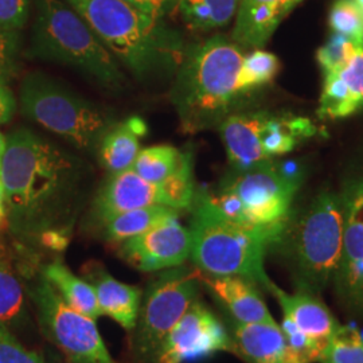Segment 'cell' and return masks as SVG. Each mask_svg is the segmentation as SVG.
<instances>
[{"label":"cell","mask_w":363,"mask_h":363,"mask_svg":"<svg viewBox=\"0 0 363 363\" xmlns=\"http://www.w3.org/2000/svg\"><path fill=\"white\" fill-rule=\"evenodd\" d=\"M91 164L30 128L6 138L0 160L3 205L13 230L65 237L91 181Z\"/></svg>","instance_id":"6da1fadb"},{"label":"cell","mask_w":363,"mask_h":363,"mask_svg":"<svg viewBox=\"0 0 363 363\" xmlns=\"http://www.w3.org/2000/svg\"><path fill=\"white\" fill-rule=\"evenodd\" d=\"M91 26L117 61L143 84L171 81L186 42L164 18L123 0H64Z\"/></svg>","instance_id":"7a4b0ae2"},{"label":"cell","mask_w":363,"mask_h":363,"mask_svg":"<svg viewBox=\"0 0 363 363\" xmlns=\"http://www.w3.org/2000/svg\"><path fill=\"white\" fill-rule=\"evenodd\" d=\"M244 49L223 35L186 45L169 91L182 130L220 127L252 93L242 81Z\"/></svg>","instance_id":"3957f363"},{"label":"cell","mask_w":363,"mask_h":363,"mask_svg":"<svg viewBox=\"0 0 363 363\" xmlns=\"http://www.w3.org/2000/svg\"><path fill=\"white\" fill-rule=\"evenodd\" d=\"M30 55L69 66L111 93L127 86V74L103 40L64 0H35Z\"/></svg>","instance_id":"277c9868"},{"label":"cell","mask_w":363,"mask_h":363,"mask_svg":"<svg viewBox=\"0 0 363 363\" xmlns=\"http://www.w3.org/2000/svg\"><path fill=\"white\" fill-rule=\"evenodd\" d=\"M345 208L342 194L322 191L292 214L277 244L294 274L296 289L315 295L334 281L342 257Z\"/></svg>","instance_id":"5b68a950"},{"label":"cell","mask_w":363,"mask_h":363,"mask_svg":"<svg viewBox=\"0 0 363 363\" xmlns=\"http://www.w3.org/2000/svg\"><path fill=\"white\" fill-rule=\"evenodd\" d=\"M191 208L190 259L201 272L240 276L264 288L272 283L264 268L267 250L273 247L268 234L228 218L208 191L196 190Z\"/></svg>","instance_id":"8992f818"},{"label":"cell","mask_w":363,"mask_h":363,"mask_svg":"<svg viewBox=\"0 0 363 363\" xmlns=\"http://www.w3.org/2000/svg\"><path fill=\"white\" fill-rule=\"evenodd\" d=\"M301 182L298 164L272 160L253 169H233L217 191L208 195L222 214L268 234L274 247L294 214V201Z\"/></svg>","instance_id":"52a82bcc"},{"label":"cell","mask_w":363,"mask_h":363,"mask_svg":"<svg viewBox=\"0 0 363 363\" xmlns=\"http://www.w3.org/2000/svg\"><path fill=\"white\" fill-rule=\"evenodd\" d=\"M19 103L22 113L82 152H97L105 132L116 117L66 84L43 73L23 78Z\"/></svg>","instance_id":"ba28073f"},{"label":"cell","mask_w":363,"mask_h":363,"mask_svg":"<svg viewBox=\"0 0 363 363\" xmlns=\"http://www.w3.org/2000/svg\"><path fill=\"white\" fill-rule=\"evenodd\" d=\"M220 132L232 169L244 171L292 152L318 128L307 117L255 111L232 113L220 123Z\"/></svg>","instance_id":"9c48e42d"},{"label":"cell","mask_w":363,"mask_h":363,"mask_svg":"<svg viewBox=\"0 0 363 363\" xmlns=\"http://www.w3.org/2000/svg\"><path fill=\"white\" fill-rule=\"evenodd\" d=\"M43 335L69 363H118L111 355L96 319L72 308L46 279L25 286Z\"/></svg>","instance_id":"30bf717a"},{"label":"cell","mask_w":363,"mask_h":363,"mask_svg":"<svg viewBox=\"0 0 363 363\" xmlns=\"http://www.w3.org/2000/svg\"><path fill=\"white\" fill-rule=\"evenodd\" d=\"M199 286V271L183 265L163 271L148 286L132 331V350L139 359L151 361L162 340L198 298Z\"/></svg>","instance_id":"8fae6325"},{"label":"cell","mask_w":363,"mask_h":363,"mask_svg":"<svg viewBox=\"0 0 363 363\" xmlns=\"http://www.w3.org/2000/svg\"><path fill=\"white\" fill-rule=\"evenodd\" d=\"M195 194L193 169L162 183H152L130 169L109 174L94 196L91 213L96 220L103 225L117 214L135 208L167 206L181 211L191 208Z\"/></svg>","instance_id":"7c38bea8"},{"label":"cell","mask_w":363,"mask_h":363,"mask_svg":"<svg viewBox=\"0 0 363 363\" xmlns=\"http://www.w3.org/2000/svg\"><path fill=\"white\" fill-rule=\"evenodd\" d=\"M218 352H234L233 337L220 319L196 298L162 340L150 363H195Z\"/></svg>","instance_id":"4fadbf2b"},{"label":"cell","mask_w":363,"mask_h":363,"mask_svg":"<svg viewBox=\"0 0 363 363\" xmlns=\"http://www.w3.org/2000/svg\"><path fill=\"white\" fill-rule=\"evenodd\" d=\"M342 199L345 233L334 284L342 303L363 318V178L351 181Z\"/></svg>","instance_id":"5bb4252c"},{"label":"cell","mask_w":363,"mask_h":363,"mask_svg":"<svg viewBox=\"0 0 363 363\" xmlns=\"http://www.w3.org/2000/svg\"><path fill=\"white\" fill-rule=\"evenodd\" d=\"M118 245L120 256L133 268L143 272H157L181 267L187 261L191 250V235L177 214Z\"/></svg>","instance_id":"9a60e30c"},{"label":"cell","mask_w":363,"mask_h":363,"mask_svg":"<svg viewBox=\"0 0 363 363\" xmlns=\"http://www.w3.org/2000/svg\"><path fill=\"white\" fill-rule=\"evenodd\" d=\"M267 289L279 303L283 318L315 342L325 346L340 327L337 318L318 295L304 289L289 294L273 281Z\"/></svg>","instance_id":"2e32d148"},{"label":"cell","mask_w":363,"mask_h":363,"mask_svg":"<svg viewBox=\"0 0 363 363\" xmlns=\"http://www.w3.org/2000/svg\"><path fill=\"white\" fill-rule=\"evenodd\" d=\"M301 0H242L232 39L242 49H262Z\"/></svg>","instance_id":"e0dca14e"},{"label":"cell","mask_w":363,"mask_h":363,"mask_svg":"<svg viewBox=\"0 0 363 363\" xmlns=\"http://www.w3.org/2000/svg\"><path fill=\"white\" fill-rule=\"evenodd\" d=\"M235 354L247 363H310L291 347L280 325L238 323L232 325Z\"/></svg>","instance_id":"ac0fdd59"},{"label":"cell","mask_w":363,"mask_h":363,"mask_svg":"<svg viewBox=\"0 0 363 363\" xmlns=\"http://www.w3.org/2000/svg\"><path fill=\"white\" fill-rule=\"evenodd\" d=\"M201 284L220 301L238 323H276L256 284L240 276H210L201 273Z\"/></svg>","instance_id":"d6986e66"},{"label":"cell","mask_w":363,"mask_h":363,"mask_svg":"<svg viewBox=\"0 0 363 363\" xmlns=\"http://www.w3.org/2000/svg\"><path fill=\"white\" fill-rule=\"evenodd\" d=\"M363 109V48L350 62L334 74L325 77L318 116L337 120L355 115Z\"/></svg>","instance_id":"ffe728a7"},{"label":"cell","mask_w":363,"mask_h":363,"mask_svg":"<svg viewBox=\"0 0 363 363\" xmlns=\"http://www.w3.org/2000/svg\"><path fill=\"white\" fill-rule=\"evenodd\" d=\"M86 280L94 288L101 315L112 318L124 330L132 333L138 322L143 292L138 286L118 281L101 265H91Z\"/></svg>","instance_id":"44dd1931"},{"label":"cell","mask_w":363,"mask_h":363,"mask_svg":"<svg viewBox=\"0 0 363 363\" xmlns=\"http://www.w3.org/2000/svg\"><path fill=\"white\" fill-rule=\"evenodd\" d=\"M147 135L143 118L133 116L116 121L105 132L96 155L100 166L109 174L132 169L140 152V142Z\"/></svg>","instance_id":"7402d4cb"},{"label":"cell","mask_w":363,"mask_h":363,"mask_svg":"<svg viewBox=\"0 0 363 363\" xmlns=\"http://www.w3.org/2000/svg\"><path fill=\"white\" fill-rule=\"evenodd\" d=\"M42 276L72 308L93 319L101 316L93 286L86 279L72 272L61 259L46 264L42 268Z\"/></svg>","instance_id":"603a6c76"},{"label":"cell","mask_w":363,"mask_h":363,"mask_svg":"<svg viewBox=\"0 0 363 363\" xmlns=\"http://www.w3.org/2000/svg\"><path fill=\"white\" fill-rule=\"evenodd\" d=\"M132 169L143 179L162 183L193 169V152L172 145H152L140 150Z\"/></svg>","instance_id":"cb8c5ba5"},{"label":"cell","mask_w":363,"mask_h":363,"mask_svg":"<svg viewBox=\"0 0 363 363\" xmlns=\"http://www.w3.org/2000/svg\"><path fill=\"white\" fill-rule=\"evenodd\" d=\"M242 0H178L177 9L186 26L208 33L228 26L235 18Z\"/></svg>","instance_id":"d4e9b609"},{"label":"cell","mask_w":363,"mask_h":363,"mask_svg":"<svg viewBox=\"0 0 363 363\" xmlns=\"http://www.w3.org/2000/svg\"><path fill=\"white\" fill-rule=\"evenodd\" d=\"M179 210L167 206H148L117 214L103 223L105 238L120 244L132 237L143 234L163 220L179 214Z\"/></svg>","instance_id":"484cf974"},{"label":"cell","mask_w":363,"mask_h":363,"mask_svg":"<svg viewBox=\"0 0 363 363\" xmlns=\"http://www.w3.org/2000/svg\"><path fill=\"white\" fill-rule=\"evenodd\" d=\"M28 320L25 286L11 262L0 255V323L11 330H19L26 327Z\"/></svg>","instance_id":"4316f807"},{"label":"cell","mask_w":363,"mask_h":363,"mask_svg":"<svg viewBox=\"0 0 363 363\" xmlns=\"http://www.w3.org/2000/svg\"><path fill=\"white\" fill-rule=\"evenodd\" d=\"M318 363H363V335L352 325H342L325 343Z\"/></svg>","instance_id":"83f0119b"},{"label":"cell","mask_w":363,"mask_h":363,"mask_svg":"<svg viewBox=\"0 0 363 363\" xmlns=\"http://www.w3.org/2000/svg\"><path fill=\"white\" fill-rule=\"evenodd\" d=\"M280 61L272 52L262 49H255L244 58L242 81L250 93L259 91L279 73Z\"/></svg>","instance_id":"f1b7e54d"},{"label":"cell","mask_w":363,"mask_h":363,"mask_svg":"<svg viewBox=\"0 0 363 363\" xmlns=\"http://www.w3.org/2000/svg\"><path fill=\"white\" fill-rule=\"evenodd\" d=\"M359 48L362 46H358L340 34L333 33L325 45L316 52V61L323 73V77L342 70L350 62Z\"/></svg>","instance_id":"f546056e"},{"label":"cell","mask_w":363,"mask_h":363,"mask_svg":"<svg viewBox=\"0 0 363 363\" xmlns=\"http://www.w3.org/2000/svg\"><path fill=\"white\" fill-rule=\"evenodd\" d=\"M328 23L333 33L340 34L363 48V13L352 0H335Z\"/></svg>","instance_id":"4dcf8cb0"},{"label":"cell","mask_w":363,"mask_h":363,"mask_svg":"<svg viewBox=\"0 0 363 363\" xmlns=\"http://www.w3.org/2000/svg\"><path fill=\"white\" fill-rule=\"evenodd\" d=\"M21 34L0 28V85H7L19 70Z\"/></svg>","instance_id":"1f68e13d"},{"label":"cell","mask_w":363,"mask_h":363,"mask_svg":"<svg viewBox=\"0 0 363 363\" xmlns=\"http://www.w3.org/2000/svg\"><path fill=\"white\" fill-rule=\"evenodd\" d=\"M0 363H45L43 354L28 350L11 328L0 323Z\"/></svg>","instance_id":"d6a6232c"},{"label":"cell","mask_w":363,"mask_h":363,"mask_svg":"<svg viewBox=\"0 0 363 363\" xmlns=\"http://www.w3.org/2000/svg\"><path fill=\"white\" fill-rule=\"evenodd\" d=\"M31 0H0V28L19 31L26 25Z\"/></svg>","instance_id":"836d02e7"},{"label":"cell","mask_w":363,"mask_h":363,"mask_svg":"<svg viewBox=\"0 0 363 363\" xmlns=\"http://www.w3.org/2000/svg\"><path fill=\"white\" fill-rule=\"evenodd\" d=\"M130 3V6L142 10L144 13L164 18L167 13L177 7L178 0H123Z\"/></svg>","instance_id":"e575fe53"},{"label":"cell","mask_w":363,"mask_h":363,"mask_svg":"<svg viewBox=\"0 0 363 363\" xmlns=\"http://www.w3.org/2000/svg\"><path fill=\"white\" fill-rule=\"evenodd\" d=\"M16 109V100L7 85H0V124L11 120Z\"/></svg>","instance_id":"d590c367"},{"label":"cell","mask_w":363,"mask_h":363,"mask_svg":"<svg viewBox=\"0 0 363 363\" xmlns=\"http://www.w3.org/2000/svg\"><path fill=\"white\" fill-rule=\"evenodd\" d=\"M45 363H69L64 357H60L58 354H55L54 351H48L45 355Z\"/></svg>","instance_id":"8d00e7d4"},{"label":"cell","mask_w":363,"mask_h":363,"mask_svg":"<svg viewBox=\"0 0 363 363\" xmlns=\"http://www.w3.org/2000/svg\"><path fill=\"white\" fill-rule=\"evenodd\" d=\"M7 220V216H6V210H4V205L0 203V228L4 225V222Z\"/></svg>","instance_id":"74e56055"},{"label":"cell","mask_w":363,"mask_h":363,"mask_svg":"<svg viewBox=\"0 0 363 363\" xmlns=\"http://www.w3.org/2000/svg\"><path fill=\"white\" fill-rule=\"evenodd\" d=\"M4 148H6V138L0 132V160H1V156H3V152H4Z\"/></svg>","instance_id":"f35d334b"},{"label":"cell","mask_w":363,"mask_h":363,"mask_svg":"<svg viewBox=\"0 0 363 363\" xmlns=\"http://www.w3.org/2000/svg\"><path fill=\"white\" fill-rule=\"evenodd\" d=\"M355 4H357V7L361 10V13H363V0H352Z\"/></svg>","instance_id":"ab89813d"},{"label":"cell","mask_w":363,"mask_h":363,"mask_svg":"<svg viewBox=\"0 0 363 363\" xmlns=\"http://www.w3.org/2000/svg\"><path fill=\"white\" fill-rule=\"evenodd\" d=\"M0 203H3V187H1V182H0Z\"/></svg>","instance_id":"60d3db41"}]
</instances>
